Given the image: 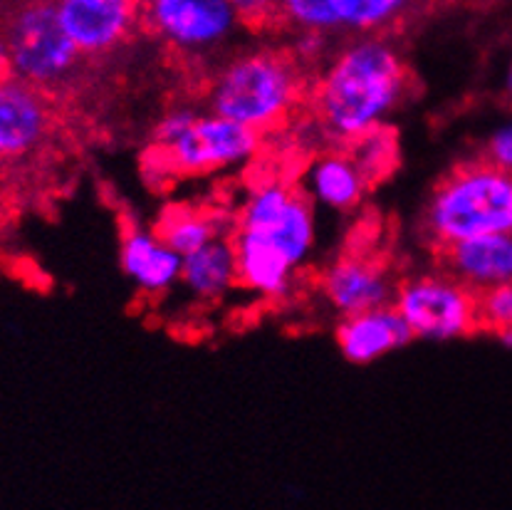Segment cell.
Listing matches in <instances>:
<instances>
[{"label": "cell", "instance_id": "6da1fadb", "mask_svg": "<svg viewBox=\"0 0 512 510\" xmlns=\"http://www.w3.org/2000/svg\"><path fill=\"white\" fill-rule=\"evenodd\" d=\"M411 95V72L396 45L372 35L329 57L312 87V127L327 149H347L389 127Z\"/></svg>", "mask_w": 512, "mask_h": 510}, {"label": "cell", "instance_id": "7a4b0ae2", "mask_svg": "<svg viewBox=\"0 0 512 510\" xmlns=\"http://www.w3.org/2000/svg\"><path fill=\"white\" fill-rule=\"evenodd\" d=\"M238 288L285 303L317 246V216L300 186L268 179L253 186L233 223Z\"/></svg>", "mask_w": 512, "mask_h": 510}, {"label": "cell", "instance_id": "3957f363", "mask_svg": "<svg viewBox=\"0 0 512 510\" xmlns=\"http://www.w3.org/2000/svg\"><path fill=\"white\" fill-rule=\"evenodd\" d=\"M305 70L282 50H248L228 57L211 75L206 109L253 129L260 137L285 127L305 100Z\"/></svg>", "mask_w": 512, "mask_h": 510}, {"label": "cell", "instance_id": "277c9868", "mask_svg": "<svg viewBox=\"0 0 512 510\" xmlns=\"http://www.w3.org/2000/svg\"><path fill=\"white\" fill-rule=\"evenodd\" d=\"M421 231L433 251L512 233V174L483 156L451 169L428 194Z\"/></svg>", "mask_w": 512, "mask_h": 510}, {"label": "cell", "instance_id": "5b68a950", "mask_svg": "<svg viewBox=\"0 0 512 510\" xmlns=\"http://www.w3.org/2000/svg\"><path fill=\"white\" fill-rule=\"evenodd\" d=\"M159 159L184 176H211L240 169L260 152L263 137L213 112L196 107L166 109L151 129Z\"/></svg>", "mask_w": 512, "mask_h": 510}, {"label": "cell", "instance_id": "8992f818", "mask_svg": "<svg viewBox=\"0 0 512 510\" xmlns=\"http://www.w3.org/2000/svg\"><path fill=\"white\" fill-rule=\"evenodd\" d=\"M13 77L35 90L65 92L77 85L85 57L62 30L55 0H15L0 18Z\"/></svg>", "mask_w": 512, "mask_h": 510}, {"label": "cell", "instance_id": "52a82bcc", "mask_svg": "<svg viewBox=\"0 0 512 510\" xmlns=\"http://www.w3.org/2000/svg\"><path fill=\"white\" fill-rule=\"evenodd\" d=\"M394 307L414 340L443 345L480 330L478 295L443 270L401 280Z\"/></svg>", "mask_w": 512, "mask_h": 510}, {"label": "cell", "instance_id": "ba28073f", "mask_svg": "<svg viewBox=\"0 0 512 510\" xmlns=\"http://www.w3.org/2000/svg\"><path fill=\"white\" fill-rule=\"evenodd\" d=\"M141 28L176 55L203 60L243 25L228 0H141Z\"/></svg>", "mask_w": 512, "mask_h": 510}, {"label": "cell", "instance_id": "9c48e42d", "mask_svg": "<svg viewBox=\"0 0 512 510\" xmlns=\"http://www.w3.org/2000/svg\"><path fill=\"white\" fill-rule=\"evenodd\" d=\"M421 0H280V25L307 38H372L404 20Z\"/></svg>", "mask_w": 512, "mask_h": 510}, {"label": "cell", "instance_id": "30bf717a", "mask_svg": "<svg viewBox=\"0 0 512 510\" xmlns=\"http://www.w3.org/2000/svg\"><path fill=\"white\" fill-rule=\"evenodd\" d=\"M55 10L85 60L112 55L141 28V0H55Z\"/></svg>", "mask_w": 512, "mask_h": 510}, {"label": "cell", "instance_id": "8fae6325", "mask_svg": "<svg viewBox=\"0 0 512 510\" xmlns=\"http://www.w3.org/2000/svg\"><path fill=\"white\" fill-rule=\"evenodd\" d=\"M320 288L329 310L342 320L394 305L399 280L394 278L389 265L376 260L374 255L344 253L325 270Z\"/></svg>", "mask_w": 512, "mask_h": 510}, {"label": "cell", "instance_id": "7c38bea8", "mask_svg": "<svg viewBox=\"0 0 512 510\" xmlns=\"http://www.w3.org/2000/svg\"><path fill=\"white\" fill-rule=\"evenodd\" d=\"M50 132L52 109L45 92L18 77L0 80V161L28 159Z\"/></svg>", "mask_w": 512, "mask_h": 510}, {"label": "cell", "instance_id": "4fadbf2b", "mask_svg": "<svg viewBox=\"0 0 512 510\" xmlns=\"http://www.w3.org/2000/svg\"><path fill=\"white\" fill-rule=\"evenodd\" d=\"M119 268L146 298H164L181 285L184 258L169 248L156 228L127 226L119 243Z\"/></svg>", "mask_w": 512, "mask_h": 510}, {"label": "cell", "instance_id": "5bb4252c", "mask_svg": "<svg viewBox=\"0 0 512 510\" xmlns=\"http://www.w3.org/2000/svg\"><path fill=\"white\" fill-rule=\"evenodd\" d=\"M300 189L315 208L349 213L364 204L374 186L347 149H325L305 166Z\"/></svg>", "mask_w": 512, "mask_h": 510}, {"label": "cell", "instance_id": "9a60e30c", "mask_svg": "<svg viewBox=\"0 0 512 510\" xmlns=\"http://www.w3.org/2000/svg\"><path fill=\"white\" fill-rule=\"evenodd\" d=\"M334 340L349 364L369 367L379 359L404 350L406 345L414 342V337L396 307L391 305L337 320Z\"/></svg>", "mask_w": 512, "mask_h": 510}, {"label": "cell", "instance_id": "2e32d148", "mask_svg": "<svg viewBox=\"0 0 512 510\" xmlns=\"http://www.w3.org/2000/svg\"><path fill=\"white\" fill-rule=\"evenodd\" d=\"M436 253L443 273L475 295L512 283V233L470 238Z\"/></svg>", "mask_w": 512, "mask_h": 510}, {"label": "cell", "instance_id": "e0dca14e", "mask_svg": "<svg viewBox=\"0 0 512 510\" xmlns=\"http://www.w3.org/2000/svg\"><path fill=\"white\" fill-rule=\"evenodd\" d=\"M181 288L198 305L221 303L238 288V263L231 236L218 238L201 251L186 255Z\"/></svg>", "mask_w": 512, "mask_h": 510}, {"label": "cell", "instance_id": "ac0fdd59", "mask_svg": "<svg viewBox=\"0 0 512 510\" xmlns=\"http://www.w3.org/2000/svg\"><path fill=\"white\" fill-rule=\"evenodd\" d=\"M156 233L174 248L181 258L201 251L208 243L231 236L233 228L226 216L203 208H171L156 226Z\"/></svg>", "mask_w": 512, "mask_h": 510}, {"label": "cell", "instance_id": "d6986e66", "mask_svg": "<svg viewBox=\"0 0 512 510\" xmlns=\"http://www.w3.org/2000/svg\"><path fill=\"white\" fill-rule=\"evenodd\" d=\"M347 152L352 154V159L357 161L359 169L364 171V176L369 179V184L376 186L379 181H384L391 174V169L396 166V139L391 134L389 127L379 129V132L367 134L359 142L349 144Z\"/></svg>", "mask_w": 512, "mask_h": 510}, {"label": "cell", "instance_id": "ffe728a7", "mask_svg": "<svg viewBox=\"0 0 512 510\" xmlns=\"http://www.w3.org/2000/svg\"><path fill=\"white\" fill-rule=\"evenodd\" d=\"M478 325L495 337L512 332V283L478 295Z\"/></svg>", "mask_w": 512, "mask_h": 510}, {"label": "cell", "instance_id": "44dd1931", "mask_svg": "<svg viewBox=\"0 0 512 510\" xmlns=\"http://www.w3.org/2000/svg\"><path fill=\"white\" fill-rule=\"evenodd\" d=\"M240 25L248 30H268L280 25V0H228Z\"/></svg>", "mask_w": 512, "mask_h": 510}, {"label": "cell", "instance_id": "7402d4cb", "mask_svg": "<svg viewBox=\"0 0 512 510\" xmlns=\"http://www.w3.org/2000/svg\"><path fill=\"white\" fill-rule=\"evenodd\" d=\"M480 156L485 161H490V164L498 166V169L512 174V119L500 124V127H495V132H490Z\"/></svg>", "mask_w": 512, "mask_h": 510}, {"label": "cell", "instance_id": "603a6c76", "mask_svg": "<svg viewBox=\"0 0 512 510\" xmlns=\"http://www.w3.org/2000/svg\"><path fill=\"white\" fill-rule=\"evenodd\" d=\"M5 77H13V67H10L8 45H5L3 35H0V80H5Z\"/></svg>", "mask_w": 512, "mask_h": 510}, {"label": "cell", "instance_id": "cb8c5ba5", "mask_svg": "<svg viewBox=\"0 0 512 510\" xmlns=\"http://www.w3.org/2000/svg\"><path fill=\"white\" fill-rule=\"evenodd\" d=\"M503 97H505V102H508V107L512 109V55H510L508 65H505V75H503Z\"/></svg>", "mask_w": 512, "mask_h": 510}]
</instances>
